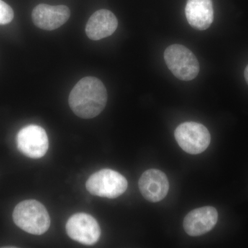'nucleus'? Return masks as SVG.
<instances>
[{
	"instance_id": "nucleus-1",
	"label": "nucleus",
	"mask_w": 248,
	"mask_h": 248,
	"mask_svg": "<svg viewBox=\"0 0 248 248\" xmlns=\"http://www.w3.org/2000/svg\"><path fill=\"white\" fill-rule=\"evenodd\" d=\"M108 93L102 81L94 77L80 79L72 89L68 98L71 110L82 119L97 117L105 108Z\"/></svg>"
},
{
	"instance_id": "nucleus-2",
	"label": "nucleus",
	"mask_w": 248,
	"mask_h": 248,
	"mask_svg": "<svg viewBox=\"0 0 248 248\" xmlns=\"http://www.w3.org/2000/svg\"><path fill=\"white\" fill-rule=\"evenodd\" d=\"M16 226L31 234H43L50 226L48 211L36 200L23 201L16 205L13 213Z\"/></svg>"
},
{
	"instance_id": "nucleus-3",
	"label": "nucleus",
	"mask_w": 248,
	"mask_h": 248,
	"mask_svg": "<svg viewBox=\"0 0 248 248\" xmlns=\"http://www.w3.org/2000/svg\"><path fill=\"white\" fill-rule=\"evenodd\" d=\"M164 60L170 71L182 81H191L200 73L198 60L190 49L184 46H169L165 50Z\"/></svg>"
},
{
	"instance_id": "nucleus-4",
	"label": "nucleus",
	"mask_w": 248,
	"mask_h": 248,
	"mask_svg": "<svg viewBox=\"0 0 248 248\" xmlns=\"http://www.w3.org/2000/svg\"><path fill=\"white\" fill-rule=\"evenodd\" d=\"M86 189L93 195L115 199L128 188V182L122 174L111 169L94 173L86 182Z\"/></svg>"
},
{
	"instance_id": "nucleus-5",
	"label": "nucleus",
	"mask_w": 248,
	"mask_h": 248,
	"mask_svg": "<svg viewBox=\"0 0 248 248\" xmlns=\"http://www.w3.org/2000/svg\"><path fill=\"white\" fill-rule=\"evenodd\" d=\"M179 146L186 153L198 155L208 148L210 143V134L203 124L188 122L180 124L174 131Z\"/></svg>"
},
{
	"instance_id": "nucleus-6",
	"label": "nucleus",
	"mask_w": 248,
	"mask_h": 248,
	"mask_svg": "<svg viewBox=\"0 0 248 248\" xmlns=\"http://www.w3.org/2000/svg\"><path fill=\"white\" fill-rule=\"evenodd\" d=\"M19 151L32 159L43 157L48 150V135L40 125H27L19 130L17 136Z\"/></svg>"
},
{
	"instance_id": "nucleus-7",
	"label": "nucleus",
	"mask_w": 248,
	"mask_h": 248,
	"mask_svg": "<svg viewBox=\"0 0 248 248\" xmlns=\"http://www.w3.org/2000/svg\"><path fill=\"white\" fill-rule=\"evenodd\" d=\"M66 231L71 239L86 246L95 244L100 238L99 223L89 214H75L70 217L66 223Z\"/></svg>"
},
{
	"instance_id": "nucleus-8",
	"label": "nucleus",
	"mask_w": 248,
	"mask_h": 248,
	"mask_svg": "<svg viewBox=\"0 0 248 248\" xmlns=\"http://www.w3.org/2000/svg\"><path fill=\"white\" fill-rule=\"evenodd\" d=\"M169 187L167 176L157 169L145 171L139 180V188L142 196L153 203L164 200L169 193Z\"/></svg>"
},
{
	"instance_id": "nucleus-9",
	"label": "nucleus",
	"mask_w": 248,
	"mask_h": 248,
	"mask_svg": "<svg viewBox=\"0 0 248 248\" xmlns=\"http://www.w3.org/2000/svg\"><path fill=\"white\" fill-rule=\"evenodd\" d=\"M70 16L71 11L64 5L50 6L40 4L32 12L34 24L46 31H53L62 27L68 20Z\"/></svg>"
},
{
	"instance_id": "nucleus-10",
	"label": "nucleus",
	"mask_w": 248,
	"mask_h": 248,
	"mask_svg": "<svg viewBox=\"0 0 248 248\" xmlns=\"http://www.w3.org/2000/svg\"><path fill=\"white\" fill-rule=\"evenodd\" d=\"M218 216V212L214 207L195 209L186 215L183 226L186 232L190 236H202L216 226Z\"/></svg>"
},
{
	"instance_id": "nucleus-11",
	"label": "nucleus",
	"mask_w": 248,
	"mask_h": 248,
	"mask_svg": "<svg viewBox=\"0 0 248 248\" xmlns=\"http://www.w3.org/2000/svg\"><path fill=\"white\" fill-rule=\"evenodd\" d=\"M118 20L115 15L107 9L96 11L86 26V33L91 40L97 41L109 37L115 32Z\"/></svg>"
},
{
	"instance_id": "nucleus-12",
	"label": "nucleus",
	"mask_w": 248,
	"mask_h": 248,
	"mask_svg": "<svg viewBox=\"0 0 248 248\" xmlns=\"http://www.w3.org/2000/svg\"><path fill=\"white\" fill-rule=\"evenodd\" d=\"M185 14L191 27L197 30H206L214 20L213 1L212 0H187Z\"/></svg>"
},
{
	"instance_id": "nucleus-13",
	"label": "nucleus",
	"mask_w": 248,
	"mask_h": 248,
	"mask_svg": "<svg viewBox=\"0 0 248 248\" xmlns=\"http://www.w3.org/2000/svg\"><path fill=\"white\" fill-rule=\"evenodd\" d=\"M14 17V12L12 8L2 0H0V25L9 24Z\"/></svg>"
},
{
	"instance_id": "nucleus-14",
	"label": "nucleus",
	"mask_w": 248,
	"mask_h": 248,
	"mask_svg": "<svg viewBox=\"0 0 248 248\" xmlns=\"http://www.w3.org/2000/svg\"><path fill=\"white\" fill-rule=\"evenodd\" d=\"M244 78L245 79H246V83H247L248 85V64L244 71Z\"/></svg>"
}]
</instances>
